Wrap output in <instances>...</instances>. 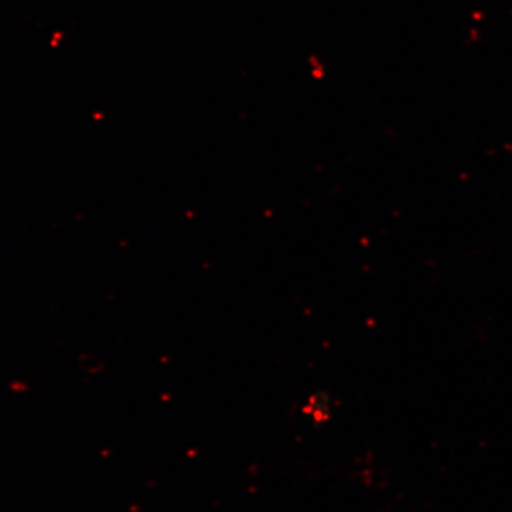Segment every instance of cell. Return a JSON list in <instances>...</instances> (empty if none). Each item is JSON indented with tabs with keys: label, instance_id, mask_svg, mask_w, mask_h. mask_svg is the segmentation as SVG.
Returning a JSON list of instances; mask_svg holds the SVG:
<instances>
[{
	"label": "cell",
	"instance_id": "cell-1",
	"mask_svg": "<svg viewBox=\"0 0 512 512\" xmlns=\"http://www.w3.org/2000/svg\"><path fill=\"white\" fill-rule=\"evenodd\" d=\"M303 412L308 414L315 423H325L330 417V399L328 394L323 392L313 394V396L309 397L308 404H306Z\"/></svg>",
	"mask_w": 512,
	"mask_h": 512
}]
</instances>
